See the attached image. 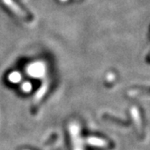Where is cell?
<instances>
[{
	"label": "cell",
	"mask_w": 150,
	"mask_h": 150,
	"mask_svg": "<svg viewBox=\"0 0 150 150\" xmlns=\"http://www.w3.org/2000/svg\"><path fill=\"white\" fill-rule=\"evenodd\" d=\"M3 3L19 18L25 20L27 22L33 21L34 17L32 16V14H30L28 11H26V10H24L22 7H20L14 0H3Z\"/></svg>",
	"instance_id": "1"
},
{
	"label": "cell",
	"mask_w": 150,
	"mask_h": 150,
	"mask_svg": "<svg viewBox=\"0 0 150 150\" xmlns=\"http://www.w3.org/2000/svg\"><path fill=\"white\" fill-rule=\"evenodd\" d=\"M48 86H49V82L48 81H45L42 83V85L41 86V88L38 90L37 93L35 96V99H34V102H33V108H32V111H35L38 108V105L40 104L41 100L44 99V96L45 95L47 90H48Z\"/></svg>",
	"instance_id": "2"
}]
</instances>
